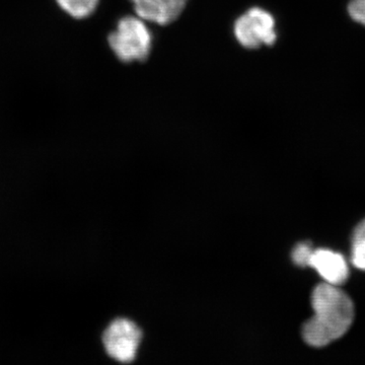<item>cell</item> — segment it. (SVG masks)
Segmentation results:
<instances>
[{
	"mask_svg": "<svg viewBox=\"0 0 365 365\" xmlns=\"http://www.w3.org/2000/svg\"><path fill=\"white\" fill-rule=\"evenodd\" d=\"M348 13L353 21L365 26V0H351L348 6Z\"/></svg>",
	"mask_w": 365,
	"mask_h": 365,
	"instance_id": "10",
	"label": "cell"
},
{
	"mask_svg": "<svg viewBox=\"0 0 365 365\" xmlns=\"http://www.w3.org/2000/svg\"><path fill=\"white\" fill-rule=\"evenodd\" d=\"M108 43L123 63L144 62L150 56L153 35L140 18L124 16L118 21L116 30L108 36Z\"/></svg>",
	"mask_w": 365,
	"mask_h": 365,
	"instance_id": "2",
	"label": "cell"
},
{
	"mask_svg": "<svg viewBox=\"0 0 365 365\" xmlns=\"http://www.w3.org/2000/svg\"><path fill=\"white\" fill-rule=\"evenodd\" d=\"M309 267H313L327 283L336 287L344 284L349 277V268L344 257L330 250H314Z\"/></svg>",
	"mask_w": 365,
	"mask_h": 365,
	"instance_id": "6",
	"label": "cell"
},
{
	"mask_svg": "<svg viewBox=\"0 0 365 365\" xmlns=\"http://www.w3.org/2000/svg\"><path fill=\"white\" fill-rule=\"evenodd\" d=\"M141 339L143 332L140 329L126 319H115L103 335V343L108 355L122 364H130L136 359Z\"/></svg>",
	"mask_w": 365,
	"mask_h": 365,
	"instance_id": "4",
	"label": "cell"
},
{
	"mask_svg": "<svg viewBox=\"0 0 365 365\" xmlns=\"http://www.w3.org/2000/svg\"><path fill=\"white\" fill-rule=\"evenodd\" d=\"M314 314L302 327V338L307 345L321 348L340 339L354 319L351 299L336 285L322 283L312 294Z\"/></svg>",
	"mask_w": 365,
	"mask_h": 365,
	"instance_id": "1",
	"label": "cell"
},
{
	"mask_svg": "<svg viewBox=\"0 0 365 365\" xmlns=\"http://www.w3.org/2000/svg\"><path fill=\"white\" fill-rule=\"evenodd\" d=\"M141 20L160 26L177 20L186 7L187 0H130Z\"/></svg>",
	"mask_w": 365,
	"mask_h": 365,
	"instance_id": "5",
	"label": "cell"
},
{
	"mask_svg": "<svg viewBox=\"0 0 365 365\" xmlns=\"http://www.w3.org/2000/svg\"><path fill=\"white\" fill-rule=\"evenodd\" d=\"M314 253L311 244L300 242L292 251V261L299 267H309V259Z\"/></svg>",
	"mask_w": 365,
	"mask_h": 365,
	"instance_id": "9",
	"label": "cell"
},
{
	"mask_svg": "<svg viewBox=\"0 0 365 365\" xmlns=\"http://www.w3.org/2000/svg\"><path fill=\"white\" fill-rule=\"evenodd\" d=\"M59 6L72 18H88L97 9L98 0H56Z\"/></svg>",
	"mask_w": 365,
	"mask_h": 365,
	"instance_id": "7",
	"label": "cell"
},
{
	"mask_svg": "<svg viewBox=\"0 0 365 365\" xmlns=\"http://www.w3.org/2000/svg\"><path fill=\"white\" fill-rule=\"evenodd\" d=\"M351 251L353 266L365 271V220L353 232Z\"/></svg>",
	"mask_w": 365,
	"mask_h": 365,
	"instance_id": "8",
	"label": "cell"
},
{
	"mask_svg": "<svg viewBox=\"0 0 365 365\" xmlns=\"http://www.w3.org/2000/svg\"><path fill=\"white\" fill-rule=\"evenodd\" d=\"M235 39L246 49L272 46L277 40L276 23L272 14L260 7L250 9L237 19L234 25Z\"/></svg>",
	"mask_w": 365,
	"mask_h": 365,
	"instance_id": "3",
	"label": "cell"
}]
</instances>
